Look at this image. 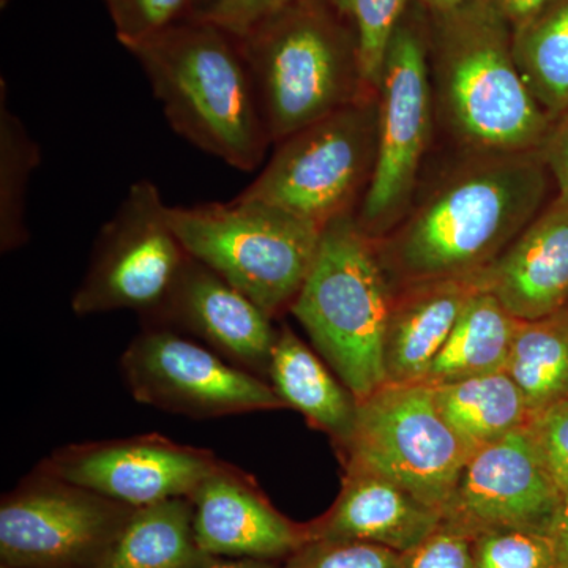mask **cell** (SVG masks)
I'll return each mask as SVG.
<instances>
[{
	"label": "cell",
	"instance_id": "6da1fadb",
	"mask_svg": "<svg viewBox=\"0 0 568 568\" xmlns=\"http://www.w3.org/2000/svg\"><path fill=\"white\" fill-rule=\"evenodd\" d=\"M428 189L417 186L402 222L376 242L392 290L470 278L495 263L549 203L544 153L455 149Z\"/></svg>",
	"mask_w": 568,
	"mask_h": 568
},
{
	"label": "cell",
	"instance_id": "7a4b0ae2",
	"mask_svg": "<svg viewBox=\"0 0 568 568\" xmlns=\"http://www.w3.org/2000/svg\"><path fill=\"white\" fill-rule=\"evenodd\" d=\"M428 39L436 129L455 149H541L552 121L518 69L514 26L496 0H469L433 14Z\"/></svg>",
	"mask_w": 568,
	"mask_h": 568
},
{
	"label": "cell",
	"instance_id": "3957f363",
	"mask_svg": "<svg viewBox=\"0 0 568 568\" xmlns=\"http://www.w3.org/2000/svg\"><path fill=\"white\" fill-rule=\"evenodd\" d=\"M125 50L175 133L235 170L260 168L274 144L237 37L194 14Z\"/></svg>",
	"mask_w": 568,
	"mask_h": 568
},
{
	"label": "cell",
	"instance_id": "277c9868",
	"mask_svg": "<svg viewBox=\"0 0 568 568\" xmlns=\"http://www.w3.org/2000/svg\"><path fill=\"white\" fill-rule=\"evenodd\" d=\"M272 144L368 93L349 22L332 0H298L237 37Z\"/></svg>",
	"mask_w": 568,
	"mask_h": 568
},
{
	"label": "cell",
	"instance_id": "5b68a950",
	"mask_svg": "<svg viewBox=\"0 0 568 568\" xmlns=\"http://www.w3.org/2000/svg\"><path fill=\"white\" fill-rule=\"evenodd\" d=\"M392 297L376 242L358 226L355 212L325 224L315 263L290 312L357 402L386 384L384 335Z\"/></svg>",
	"mask_w": 568,
	"mask_h": 568
},
{
	"label": "cell",
	"instance_id": "8992f818",
	"mask_svg": "<svg viewBox=\"0 0 568 568\" xmlns=\"http://www.w3.org/2000/svg\"><path fill=\"white\" fill-rule=\"evenodd\" d=\"M190 256L237 287L272 320L290 312L310 274L323 227L293 213L237 196L226 204L170 209Z\"/></svg>",
	"mask_w": 568,
	"mask_h": 568
},
{
	"label": "cell",
	"instance_id": "52a82bcc",
	"mask_svg": "<svg viewBox=\"0 0 568 568\" xmlns=\"http://www.w3.org/2000/svg\"><path fill=\"white\" fill-rule=\"evenodd\" d=\"M377 141L379 100L368 93L276 142L268 163L239 196L324 230L357 212L375 173Z\"/></svg>",
	"mask_w": 568,
	"mask_h": 568
},
{
	"label": "cell",
	"instance_id": "ba28073f",
	"mask_svg": "<svg viewBox=\"0 0 568 568\" xmlns=\"http://www.w3.org/2000/svg\"><path fill=\"white\" fill-rule=\"evenodd\" d=\"M377 100L375 173L355 212L358 226L373 241L390 233L406 215L436 132L428 28L410 7L388 44Z\"/></svg>",
	"mask_w": 568,
	"mask_h": 568
},
{
	"label": "cell",
	"instance_id": "9c48e42d",
	"mask_svg": "<svg viewBox=\"0 0 568 568\" xmlns=\"http://www.w3.org/2000/svg\"><path fill=\"white\" fill-rule=\"evenodd\" d=\"M339 455L343 465L390 478L443 514L470 452L437 410L433 387L386 383L358 402Z\"/></svg>",
	"mask_w": 568,
	"mask_h": 568
},
{
	"label": "cell",
	"instance_id": "30bf717a",
	"mask_svg": "<svg viewBox=\"0 0 568 568\" xmlns=\"http://www.w3.org/2000/svg\"><path fill=\"white\" fill-rule=\"evenodd\" d=\"M136 508L39 465L0 503V568H97Z\"/></svg>",
	"mask_w": 568,
	"mask_h": 568
},
{
	"label": "cell",
	"instance_id": "8fae6325",
	"mask_svg": "<svg viewBox=\"0 0 568 568\" xmlns=\"http://www.w3.org/2000/svg\"><path fill=\"white\" fill-rule=\"evenodd\" d=\"M170 209L148 179L130 186L97 237L91 264L71 298L74 315L134 310L145 320L160 308L190 257Z\"/></svg>",
	"mask_w": 568,
	"mask_h": 568
},
{
	"label": "cell",
	"instance_id": "7c38bea8",
	"mask_svg": "<svg viewBox=\"0 0 568 568\" xmlns=\"http://www.w3.org/2000/svg\"><path fill=\"white\" fill-rule=\"evenodd\" d=\"M121 369L136 402L181 416L219 418L284 407L268 381L173 328L145 325L122 354Z\"/></svg>",
	"mask_w": 568,
	"mask_h": 568
},
{
	"label": "cell",
	"instance_id": "4fadbf2b",
	"mask_svg": "<svg viewBox=\"0 0 568 568\" xmlns=\"http://www.w3.org/2000/svg\"><path fill=\"white\" fill-rule=\"evenodd\" d=\"M562 500L525 426L469 455L443 523L470 538L500 529L548 534Z\"/></svg>",
	"mask_w": 568,
	"mask_h": 568
},
{
	"label": "cell",
	"instance_id": "5bb4252c",
	"mask_svg": "<svg viewBox=\"0 0 568 568\" xmlns=\"http://www.w3.org/2000/svg\"><path fill=\"white\" fill-rule=\"evenodd\" d=\"M216 463L219 458L211 450L151 433L69 444L40 466L70 484L132 507H145L190 497Z\"/></svg>",
	"mask_w": 568,
	"mask_h": 568
},
{
	"label": "cell",
	"instance_id": "9a60e30c",
	"mask_svg": "<svg viewBox=\"0 0 568 568\" xmlns=\"http://www.w3.org/2000/svg\"><path fill=\"white\" fill-rule=\"evenodd\" d=\"M145 321L192 335L231 364L268 379L278 335L274 320L193 256L163 304Z\"/></svg>",
	"mask_w": 568,
	"mask_h": 568
},
{
	"label": "cell",
	"instance_id": "2e32d148",
	"mask_svg": "<svg viewBox=\"0 0 568 568\" xmlns=\"http://www.w3.org/2000/svg\"><path fill=\"white\" fill-rule=\"evenodd\" d=\"M190 500L197 544L212 558L284 562L310 537L271 503L252 476L219 459Z\"/></svg>",
	"mask_w": 568,
	"mask_h": 568
},
{
	"label": "cell",
	"instance_id": "e0dca14e",
	"mask_svg": "<svg viewBox=\"0 0 568 568\" xmlns=\"http://www.w3.org/2000/svg\"><path fill=\"white\" fill-rule=\"evenodd\" d=\"M517 320H538L568 306V196H556L499 257L478 274Z\"/></svg>",
	"mask_w": 568,
	"mask_h": 568
},
{
	"label": "cell",
	"instance_id": "ac0fdd59",
	"mask_svg": "<svg viewBox=\"0 0 568 568\" xmlns=\"http://www.w3.org/2000/svg\"><path fill=\"white\" fill-rule=\"evenodd\" d=\"M443 525V514L402 485L362 467L345 466L334 506L308 523L312 540H353L410 551Z\"/></svg>",
	"mask_w": 568,
	"mask_h": 568
},
{
	"label": "cell",
	"instance_id": "d6986e66",
	"mask_svg": "<svg viewBox=\"0 0 568 568\" xmlns=\"http://www.w3.org/2000/svg\"><path fill=\"white\" fill-rule=\"evenodd\" d=\"M481 290L477 276L429 280L394 291L384 335L388 384L424 383L469 298Z\"/></svg>",
	"mask_w": 568,
	"mask_h": 568
},
{
	"label": "cell",
	"instance_id": "ffe728a7",
	"mask_svg": "<svg viewBox=\"0 0 568 568\" xmlns=\"http://www.w3.org/2000/svg\"><path fill=\"white\" fill-rule=\"evenodd\" d=\"M268 383L284 407L298 410L313 428L343 448L354 435L358 402L323 357L287 325L278 328Z\"/></svg>",
	"mask_w": 568,
	"mask_h": 568
},
{
	"label": "cell",
	"instance_id": "44dd1931",
	"mask_svg": "<svg viewBox=\"0 0 568 568\" xmlns=\"http://www.w3.org/2000/svg\"><path fill=\"white\" fill-rule=\"evenodd\" d=\"M440 416L473 454L529 424L525 395L506 369L433 387Z\"/></svg>",
	"mask_w": 568,
	"mask_h": 568
},
{
	"label": "cell",
	"instance_id": "7402d4cb",
	"mask_svg": "<svg viewBox=\"0 0 568 568\" xmlns=\"http://www.w3.org/2000/svg\"><path fill=\"white\" fill-rule=\"evenodd\" d=\"M219 558L203 551L190 497L138 507L97 568H203Z\"/></svg>",
	"mask_w": 568,
	"mask_h": 568
},
{
	"label": "cell",
	"instance_id": "603a6c76",
	"mask_svg": "<svg viewBox=\"0 0 568 568\" xmlns=\"http://www.w3.org/2000/svg\"><path fill=\"white\" fill-rule=\"evenodd\" d=\"M518 320L485 290L469 298L424 383L429 387L506 369Z\"/></svg>",
	"mask_w": 568,
	"mask_h": 568
},
{
	"label": "cell",
	"instance_id": "cb8c5ba5",
	"mask_svg": "<svg viewBox=\"0 0 568 568\" xmlns=\"http://www.w3.org/2000/svg\"><path fill=\"white\" fill-rule=\"evenodd\" d=\"M506 372L532 414L568 398V306L538 320H518Z\"/></svg>",
	"mask_w": 568,
	"mask_h": 568
},
{
	"label": "cell",
	"instance_id": "d4e9b609",
	"mask_svg": "<svg viewBox=\"0 0 568 568\" xmlns=\"http://www.w3.org/2000/svg\"><path fill=\"white\" fill-rule=\"evenodd\" d=\"M518 69L552 122L568 111V0L551 3L514 28Z\"/></svg>",
	"mask_w": 568,
	"mask_h": 568
},
{
	"label": "cell",
	"instance_id": "484cf974",
	"mask_svg": "<svg viewBox=\"0 0 568 568\" xmlns=\"http://www.w3.org/2000/svg\"><path fill=\"white\" fill-rule=\"evenodd\" d=\"M41 152L21 119L10 110L9 89L0 81V250L11 253L29 242L26 194Z\"/></svg>",
	"mask_w": 568,
	"mask_h": 568
},
{
	"label": "cell",
	"instance_id": "4316f807",
	"mask_svg": "<svg viewBox=\"0 0 568 568\" xmlns=\"http://www.w3.org/2000/svg\"><path fill=\"white\" fill-rule=\"evenodd\" d=\"M332 3L353 28L365 85L377 93L388 44L409 9V0H332Z\"/></svg>",
	"mask_w": 568,
	"mask_h": 568
},
{
	"label": "cell",
	"instance_id": "83f0119b",
	"mask_svg": "<svg viewBox=\"0 0 568 568\" xmlns=\"http://www.w3.org/2000/svg\"><path fill=\"white\" fill-rule=\"evenodd\" d=\"M473 568H556L548 534L536 530H488L473 537Z\"/></svg>",
	"mask_w": 568,
	"mask_h": 568
},
{
	"label": "cell",
	"instance_id": "f1b7e54d",
	"mask_svg": "<svg viewBox=\"0 0 568 568\" xmlns=\"http://www.w3.org/2000/svg\"><path fill=\"white\" fill-rule=\"evenodd\" d=\"M123 48L197 14L196 0H103Z\"/></svg>",
	"mask_w": 568,
	"mask_h": 568
},
{
	"label": "cell",
	"instance_id": "f546056e",
	"mask_svg": "<svg viewBox=\"0 0 568 568\" xmlns=\"http://www.w3.org/2000/svg\"><path fill=\"white\" fill-rule=\"evenodd\" d=\"M283 568H403V555L365 541L310 540Z\"/></svg>",
	"mask_w": 568,
	"mask_h": 568
},
{
	"label": "cell",
	"instance_id": "4dcf8cb0",
	"mask_svg": "<svg viewBox=\"0 0 568 568\" xmlns=\"http://www.w3.org/2000/svg\"><path fill=\"white\" fill-rule=\"evenodd\" d=\"M538 457L556 487L568 496V398L530 416L526 425Z\"/></svg>",
	"mask_w": 568,
	"mask_h": 568
},
{
	"label": "cell",
	"instance_id": "1f68e13d",
	"mask_svg": "<svg viewBox=\"0 0 568 568\" xmlns=\"http://www.w3.org/2000/svg\"><path fill=\"white\" fill-rule=\"evenodd\" d=\"M403 568H473V538L443 523L403 555Z\"/></svg>",
	"mask_w": 568,
	"mask_h": 568
},
{
	"label": "cell",
	"instance_id": "d6a6232c",
	"mask_svg": "<svg viewBox=\"0 0 568 568\" xmlns=\"http://www.w3.org/2000/svg\"><path fill=\"white\" fill-rule=\"evenodd\" d=\"M295 2L298 0H216L207 10L197 14L239 37L257 22Z\"/></svg>",
	"mask_w": 568,
	"mask_h": 568
},
{
	"label": "cell",
	"instance_id": "836d02e7",
	"mask_svg": "<svg viewBox=\"0 0 568 568\" xmlns=\"http://www.w3.org/2000/svg\"><path fill=\"white\" fill-rule=\"evenodd\" d=\"M540 151L544 153L558 194L568 196V111L558 121L552 122Z\"/></svg>",
	"mask_w": 568,
	"mask_h": 568
},
{
	"label": "cell",
	"instance_id": "e575fe53",
	"mask_svg": "<svg viewBox=\"0 0 568 568\" xmlns=\"http://www.w3.org/2000/svg\"><path fill=\"white\" fill-rule=\"evenodd\" d=\"M548 536L555 548L556 568H568V496L564 497Z\"/></svg>",
	"mask_w": 568,
	"mask_h": 568
},
{
	"label": "cell",
	"instance_id": "d590c367",
	"mask_svg": "<svg viewBox=\"0 0 568 568\" xmlns=\"http://www.w3.org/2000/svg\"><path fill=\"white\" fill-rule=\"evenodd\" d=\"M551 2L552 0H496L497 6L514 28L536 17Z\"/></svg>",
	"mask_w": 568,
	"mask_h": 568
},
{
	"label": "cell",
	"instance_id": "8d00e7d4",
	"mask_svg": "<svg viewBox=\"0 0 568 568\" xmlns=\"http://www.w3.org/2000/svg\"><path fill=\"white\" fill-rule=\"evenodd\" d=\"M203 568H283V566L268 560L219 558Z\"/></svg>",
	"mask_w": 568,
	"mask_h": 568
},
{
	"label": "cell",
	"instance_id": "74e56055",
	"mask_svg": "<svg viewBox=\"0 0 568 568\" xmlns=\"http://www.w3.org/2000/svg\"><path fill=\"white\" fill-rule=\"evenodd\" d=\"M433 14L446 13V11L458 9L469 0H420Z\"/></svg>",
	"mask_w": 568,
	"mask_h": 568
},
{
	"label": "cell",
	"instance_id": "f35d334b",
	"mask_svg": "<svg viewBox=\"0 0 568 568\" xmlns=\"http://www.w3.org/2000/svg\"><path fill=\"white\" fill-rule=\"evenodd\" d=\"M197 2V13H203V11L207 10L209 7L213 6L216 0H196Z\"/></svg>",
	"mask_w": 568,
	"mask_h": 568
},
{
	"label": "cell",
	"instance_id": "ab89813d",
	"mask_svg": "<svg viewBox=\"0 0 568 568\" xmlns=\"http://www.w3.org/2000/svg\"><path fill=\"white\" fill-rule=\"evenodd\" d=\"M10 3V0H0V7H2V9H6L7 6H9Z\"/></svg>",
	"mask_w": 568,
	"mask_h": 568
}]
</instances>
